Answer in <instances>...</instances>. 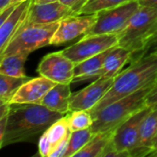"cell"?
I'll list each match as a JSON object with an SVG mask.
<instances>
[{
    "instance_id": "23",
    "label": "cell",
    "mask_w": 157,
    "mask_h": 157,
    "mask_svg": "<svg viewBox=\"0 0 157 157\" xmlns=\"http://www.w3.org/2000/svg\"><path fill=\"white\" fill-rule=\"evenodd\" d=\"M91 128L72 132L68 143V146L63 157H74L76 153L82 150L89 141L94 137Z\"/></svg>"
},
{
    "instance_id": "32",
    "label": "cell",
    "mask_w": 157,
    "mask_h": 157,
    "mask_svg": "<svg viewBox=\"0 0 157 157\" xmlns=\"http://www.w3.org/2000/svg\"><path fill=\"white\" fill-rule=\"evenodd\" d=\"M11 1L12 0H0V11L8 6L11 4Z\"/></svg>"
},
{
    "instance_id": "12",
    "label": "cell",
    "mask_w": 157,
    "mask_h": 157,
    "mask_svg": "<svg viewBox=\"0 0 157 157\" xmlns=\"http://www.w3.org/2000/svg\"><path fill=\"white\" fill-rule=\"evenodd\" d=\"M114 78H98L80 91L72 93L69 101L70 111L91 110L107 94Z\"/></svg>"
},
{
    "instance_id": "18",
    "label": "cell",
    "mask_w": 157,
    "mask_h": 157,
    "mask_svg": "<svg viewBox=\"0 0 157 157\" xmlns=\"http://www.w3.org/2000/svg\"><path fill=\"white\" fill-rule=\"evenodd\" d=\"M72 92L70 84H60L57 83L43 98L40 105L47 109L60 112L63 115H67L70 112L69 101Z\"/></svg>"
},
{
    "instance_id": "30",
    "label": "cell",
    "mask_w": 157,
    "mask_h": 157,
    "mask_svg": "<svg viewBox=\"0 0 157 157\" xmlns=\"http://www.w3.org/2000/svg\"><path fill=\"white\" fill-rule=\"evenodd\" d=\"M10 108V103H3L0 104V119L7 116Z\"/></svg>"
},
{
    "instance_id": "6",
    "label": "cell",
    "mask_w": 157,
    "mask_h": 157,
    "mask_svg": "<svg viewBox=\"0 0 157 157\" xmlns=\"http://www.w3.org/2000/svg\"><path fill=\"white\" fill-rule=\"evenodd\" d=\"M141 7L137 0H133L114 8L98 13V18L86 35L119 34L128 25L132 16Z\"/></svg>"
},
{
    "instance_id": "27",
    "label": "cell",
    "mask_w": 157,
    "mask_h": 157,
    "mask_svg": "<svg viewBox=\"0 0 157 157\" xmlns=\"http://www.w3.org/2000/svg\"><path fill=\"white\" fill-rule=\"evenodd\" d=\"M59 1L63 5L72 8L76 14H79L80 10L88 0H59Z\"/></svg>"
},
{
    "instance_id": "1",
    "label": "cell",
    "mask_w": 157,
    "mask_h": 157,
    "mask_svg": "<svg viewBox=\"0 0 157 157\" xmlns=\"http://www.w3.org/2000/svg\"><path fill=\"white\" fill-rule=\"evenodd\" d=\"M63 116L65 115L52 111L40 104L10 103L0 147L18 143L36 144L41 135Z\"/></svg>"
},
{
    "instance_id": "36",
    "label": "cell",
    "mask_w": 157,
    "mask_h": 157,
    "mask_svg": "<svg viewBox=\"0 0 157 157\" xmlns=\"http://www.w3.org/2000/svg\"><path fill=\"white\" fill-rule=\"evenodd\" d=\"M150 156H152V157H157V151H155V152H154Z\"/></svg>"
},
{
    "instance_id": "25",
    "label": "cell",
    "mask_w": 157,
    "mask_h": 157,
    "mask_svg": "<svg viewBox=\"0 0 157 157\" xmlns=\"http://www.w3.org/2000/svg\"><path fill=\"white\" fill-rule=\"evenodd\" d=\"M69 125L72 132L91 128L93 125V117L88 110H74L68 114Z\"/></svg>"
},
{
    "instance_id": "22",
    "label": "cell",
    "mask_w": 157,
    "mask_h": 157,
    "mask_svg": "<svg viewBox=\"0 0 157 157\" xmlns=\"http://www.w3.org/2000/svg\"><path fill=\"white\" fill-rule=\"evenodd\" d=\"M29 79V76L15 77L0 75V104L10 103L17 90Z\"/></svg>"
},
{
    "instance_id": "29",
    "label": "cell",
    "mask_w": 157,
    "mask_h": 157,
    "mask_svg": "<svg viewBox=\"0 0 157 157\" xmlns=\"http://www.w3.org/2000/svg\"><path fill=\"white\" fill-rule=\"evenodd\" d=\"M141 6H148L157 8V0H137Z\"/></svg>"
},
{
    "instance_id": "20",
    "label": "cell",
    "mask_w": 157,
    "mask_h": 157,
    "mask_svg": "<svg viewBox=\"0 0 157 157\" xmlns=\"http://www.w3.org/2000/svg\"><path fill=\"white\" fill-rule=\"evenodd\" d=\"M29 53L21 52L0 57V75L15 77L26 76L24 65Z\"/></svg>"
},
{
    "instance_id": "35",
    "label": "cell",
    "mask_w": 157,
    "mask_h": 157,
    "mask_svg": "<svg viewBox=\"0 0 157 157\" xmlns=\"http://www.w3.org/2000/svg\"><path fill=\"white\" fill-rule=\"evenodd\" d=\"M153 148H154V152H155V151H157V133H156V136H155V140H154V144H153ZM153 152V153H154ZM152 153V154H153ZM151 154V155H152Z\"/></svg>"
},
{
    "instance_id": "21",
    "label": "cell",
    "mask_w": 157,
    "mask_h": 157,
    "mask_svg": "<svg viewBox=\"0 0 157 157\" xmlns=\"http://www.w3.org/2000/svg\"><path fill=\"white\" fill-rule=\"evenodd\" d=\"M114 131L98 132L74 157H101L107 144L113 138Z\"/></svg>"
},
{
    "instance_id": "15",
    "label": "cell",
    "mask_w": 157,
    "mask_h": 157,
    "mask_svg": "<svg viewBox=\"0 0 157 157\" xmlns=\"http://www.w3.org/2000/svg\"><path fill=\"white\" fill-rule=\"evenodd\" d=\"M32 2L33 0H26L17 5L7 18L0 25V53L4 52L9 41L21 28Z\"/></svg>"
},
{
    "instance_id": "11",
    "label": "cell",
    "mask_w": 157,
    "mask_h": 157,
    "mask_svg": "<svg viewBox=\"0 0 157 157\" xmlns=\"http://www.w3.org/2000/svg\"><path fill=\"white\" fill-rule=\"evenodd\" d=\"M73 15H76V13L72 8L63 5L60 1L37 4L33 0L22 26L60 22L63 18Z\"/></svg>"
},
{
    "instance_id": "17",
    "label": "cell",
    "mask_w": 157,
    "mask_h": 157,
    "mask_svg": "<svg viewBox=\"0 0 157 157\" xmlns=\"http://www.w3.org/2000/svg\"><path fill=\"white\" fill-rule=\"evenodd\" d=\"M133 57V52L125 48H122L119 45L112 48L106 58L104 65L95 75L94 79L96 80L98 78H115L121 72L123 66Z\"/></svg>"
},
{
    "instance_id": "16",
    "label": "cell",
    "mask_w": 157,
    "mask_h": 157,
    "mask_svg": "<svg viewBox=\"0 0 157 157\" xmlns=\"http://www.w3.org/2000/svg\"><path fill=\"white\" fill-rule=\"evenodd\" d=\"M157 133V107L152 108L151 111L144 120L137 146L130 152L131 157L150 156L154 152L153 144Z\"/></svg>"
},
{
    "instance_id": "13",
    "label": "cell",
    "mask_w": 157,
    "mask_h": 157,
    "mask_svg": "<svg viewBox=\"0 0 157 157\" xmlns=\"http://www.w3.org/2000/svg\"><path fill=\"white\" fill-rule=\"evenodd\" d=\"M71 133L68 116L65 115L55 121L41 135L38 142L39 154L42 157H49L59 144L70 138Z\"/></svg>"
},
{
    "instance_id": "2",
    "label": "cell",
    "mask_w": 157,
    "mask_h": 157,
    "mask_svg": "<svg viewBox=\"0 0 157 157\" xmlns=\"http://www.w3.org/2000/svg\"><path fill=\"white\" fill-rule=\"evenodd\" d=\"M157 77V55H148L133 60L132 65L121 71L102 99L89 110L92 117L103 108L141 89Z\"/></svg>"
},
{
    "instance_id": "7",
    "label": "cell",
    "mask_w": 157,
    "mask_h": 157,
    "mask_svg": "<svg viewBox=\"0 0 157 157\" xmlns=\"http://www.w3.org/2000/svg\"><path fill=\"white\" fill-rule=\"evenodd\" d=\"M118 45L117 34L85 35L76 43L62 50V52L75 63H78Z\"/></svg>"
},
{
    "instance_id": "31",
    "label": "cell",
    "mask_w": 157,
    "mask_h": 157,
    "mask_svg": "<svg viewBox=\"0 0 157 157\" xmlns=\"http://www.w3.org/2000/svg\"><path fill=\"white\" fill-rule=\"evenodd\" d=\"M6 117L1 118L0 119V141L3 139L4 134H5V131H6Z\"/></svg>"
},
{
    "instance_id": "19",
    "label": "cell",
    "mask_w": 157,
    "mask_h": 157,
    "mask_svg": "<svg viewBox=\"0 0 157 157\" xmlns=\"http://www.w3.org/2000/svg\"><path fill=\"white\" fill-rule=\"evenodd\" d=\"M111 50L112 48L99 54L92 56L81 63H75L74 82H80V81H85L88 79H94L95 75L100 71V69L104 65L106 58Z\"/></svg>"
},
{
    "instance_id": "24",
    "label": "cell",
    "mask_w": 157,
    "mask_h": 157,
    "mask_svg": "<svg viewBox=\"0 0 157 157\" xmlns=\"http://www.w3.org/2000/svg\"><path fill=\"white\" fill-rule=\"evenodd\" d=\"M133 0H88L82 7L79 14H96L103 10L114 8Z\"/></svg>"
},
{
    "instance_id": "34",
    "label": "cell",
    "mask_w": 157,
    "mask_h": 157,
    "mask_svg": "<svg viewBox=\"0 0 157 157\" xmlns=\"http://www.w3.org/2000/svg\"><path fill=\"white\" fill-rule=\"evenodd\" d=\"M24 1H26V0H12V1H11V4H10L9 6H17V5H18V4L24 2Z\"/></svg>"
},
{
    "instance_id": "10",
    "label": "cell",
    "mask_w": 157,
    "mask_h": 157,
    "mask_svg": "<svg viewBox=\"0 0 157 157\" xmlns=\"http://www.w3.org/2000/svg\"><path fill=\"white\" fill-rule=\"evenodd\" d=\"M151 109L145 106L114 130L112 142L118 151L130 153L137 146L142 123Z\"/></svg>"
},
{
    "instance_id": "3",
    "label": "cell",
    "mask_w": 157,
    "mask_h": 157,
    "mask_svg": "<svg viewBox=\"0 0 157 157\" xmlns=\"http://www.w3.org/2000/svg\"><path fill=\"white\" fill-rule=\"evenodd\" d=\"M157 83V77L136 92L100 109L93 116L91 130L94 134L114 131L146 105V97Z\"/></svg>"
},
{
    "instance_id": "28",
    "label": "cell",
    "mask_w": 157,
    "mask_h": 157,
    "mask_svg": "<svg viewBox=\"0 0 157 157\" xmlns=\"http://www.w3.org/2000/svg\"><path fill=\"white\" fill-rule=\"evenodd\" d=\"M146 105L151 108L157 107V83L146 97Z\"/></svg>"
},
{
    "instance_id": "26",
    "label": "cell",
    "mask_w": 157,
    "mask_h": 157,
    "mask_svg": "<svg viewBox=\"0 0 157 157\" xmlns=\"http://www.w3.org/2000/svg\"><path fill=\"white\" fill-rule=\"evenodd\" d=\"M148 55H157V31H155L145 40L143 49L141 50V52L135 59Z\"/></svg>"
},
{
    "instance_id": "8",
    "label": "cell",
    "mask_w": 157,
    "mask_h": 157,
    "mask_svg": "<svg viewBox=\"0 0 157 157\" xmlns=\"http://www.w3.org/2000/svg\"><path fill=\"white\" fill-rule=\"evenodd\" d=\"M75 63L62 51L45 55L40 61L37 72L55 83L71 84L75 78Z\"/></svg>"
},
{
    "instance_id": "9",
    "label": "cell",
    "mask_w": 157,
    "mask_h": 157,
    "mask_svg": "<svg viewBox=\"0 0 157 157\" xmlns=\"http://www.w3.org/2000/svg\"><path fill=\"white\" fill-rule=\"evenodd\" d=\"M98 18L96 14H76L69 16L59 22V26L52 38L51 45H62L78 37L85 36L91 29Z\"/></svg>"
},
{
    "instance_id": "14",
    "label": "cell",
    "mask_w": 157,
    "mask_h": 157,
    "mask_svg": "<svg viewBox=\"0 0 157 157\" xmlns=\"http://www.w3.org/2000/svg\"><path fill=\"white\" fill-rule=\"evenodd\" d=\"M57 83L41 75L36 78H31L17 90L10 103L40 104L46 94Z\"/></svg>"
},
{
    "instance_id": "4",
    "label": "cell",
    "mask_w": 157,
    "mask_h": 157,
    "mask_svg": "<svg viewBox=\"0 0 157 157\" xmlns=\"http://www.w3.org/2000/svg\"><path fill=\"white\" fill-rule=\"evenodd\" d=\"M157 31V8L141 6L132 16L125 29L118 34L119 46L134 54V59L143 49L145 40Z\"/></svg>"
},
{
    "instance_id": "5",
    "label": "cell",
    "mask_w": 157,
    "mask_h": 157,
    "mask_svg": "<svg viewBox=\"0 0 157 157\" xmlns=\"http://www.w3.org/2000/svg\"><path fill=\"white\" fill-rule=\"evenodd\" d=\"M59 22L50 24H34L22 26L9 41L0 57L7 54H17L21 52L30 53L38 49L51 45Z\"/></svg>"
},
{
    "instance_id": "33",
    "label": "cell",
    "mask_w": 157,
    "mask_h": 157,
    "mask_svg": "<svg viewBox=\"0 0 157 157\" xmlns=\"http://www.w3.org/2000/svg\"><path fill=\"white\" fill-rule=\"evenodd\" d=\"M59 0H34L35 3L37 4H45V3H52V2H57Z\"/></svg>"
}]
</instances>
